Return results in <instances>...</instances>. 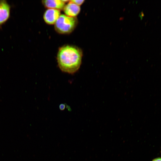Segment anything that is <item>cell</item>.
<instances>
[{
  "instance_id": "cell-3",
  "label": "cell",
  "mask_w": 161,
  "mask_h": 161,
  "mask_svg": "<svg viewBox=\"0 0 161 161\" xmlns=\"http://www.w3.org/2000/svg\"><path fill=\"white\" fill-rule=\"evenodd\" d=\"M10 10L11 6L6 0H0V27L10 18Z\"/></svg>"
},
{
  "instance_id": "cell-1",
  "label": "cell",
  "mask_w": 161,
  "mask_h": 161,
  "mask_svg": "<svg viewBox=\"0 0 161 161\" xmlns=\"http://www.w3.org/2000/svg\"><path fill=\"white\" fill-rule=\"evenodd\" d=\"M82 56L80 48L72 45L63 46L59 48L57 54L58 66L62 72L73 74L80 68Z\"/></svg>"
},
{
  "instance_id": "cell-5",
  "label": "cell",
  "mask_w": 161,
  "mask_h": 161,
  "mask_svg": "<svg viewBox=\"0 0 161 161\" xmlns=\"http://www.w3.org/2000/svg\"><path fill=\"white\" fill-rule=\"evenodd\" d=\"M65 15L71 17H76L80 10V6L71 2L65 5L63 9Z\"/></svg>"
},
{
  "instance_id": "cell-8",
  "label": "cell",
  "mask_w": 161,
  "mask_h": 161,
  "mask_svg": "<svg viewBox=\"0 0 161 161\" xmlns=\"http://www.w3.org/2000/svg\"><path fill=\"white\" fill-rule=\"evenodd\" d=\"M152 161H161V157H158L153 159Z\"/></svg>"
},
{
  "instance_id": "cell-4",
  "label": "cell",
  "mask_w": 161,
  "mask_h": 161,
  "mask_svg": "<svg viewBox=\"0 0 161 161\" xmlns=\"http://www.w3.org/2000/svg\"><path fill=\"white\" fill-rule=\"evenodd\" d=\"M60 14L61 12L59 10L48 9L44 13V19L47 24H53L55 23Z\"/></svg>"
},
{
  "instance_id": "cell-6",
  "label": "cell",
  "mask_w": 161,
  "mask_h": 161,
  "mask_svg": "<svg viewBox=\"0 0 161 161\" xmlns=\"http://www.w3.org/2000/svg\"><path fill=\"white\" fill-rule=\"evenodd\" d=\"M42 3L44 6L48 9L58 10L63 9L65 3L62 0H43Z\"/></svg>"
},
{
  "instance_id": "cell-2",
  "label": "cell",
  "mask_w": 161,
  "mask_h": 161,
  "mask_svg": "<svg viewBox=\"0 0 161 161\" xmlns=\"http://www.w3.org/2000/svg\"><path fill=\"white\" fill-rule=\"evenodd\" d=\"M78 23L76 17H71L61 15L55 24V30L61 34H68L75 29Z\"/></svg>"
},
{
  "instance_id": "cell-7",
  "label": "cell",
  "mask_w": 161,
  "mask_h": 161,
  "mask_svg": "<svg viewBox=\"0 0 161 161\" xmlns=\"http://www.w3.org/2000/svg\"><path fill=\"white\" fill-rule=\"evenodd\" d=\"M71 2L80 6L85 1L84 0H73L70 1Z\"/></svg>"
}]
</instances>
